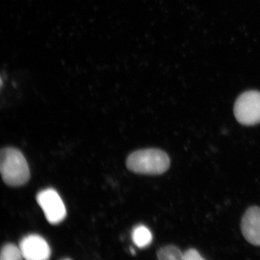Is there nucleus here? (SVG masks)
Segmentation results:
<instances>
[{
    "mask_svg": "<svg viewBox=\"0 0 260 260\" xmlns=\"http://www.w3.org/2000/svg\"><path fill=\"white\" fill-rule=\"evenodd\" d=\"M126 165L130 171L136 174L157 175L169 170L170 159L167 152L160 149H142L130 154Z\"/></svg>",
    "mask_w": 260,
    "mask_h": 260,
    "instance_id": "1",
    "label": "nucleus"
},
{
    "mask_svg": "<svg viewBox=\"0 0 260 260\" xmlns=\"http://www.w3.org/2000/svg\"><path fill=\"white\" fill-rule=\"evenodd\" d=\"M0 171L3 180L11 186H20L27 183L30 170L23 154L14 148H5L0 153Z\"/></svg>",
    "mask_w": 260,
    "mask_h": 260,
    "instance_id": "2",
    "label": "nucleus"
},
{
    "mask_svg": "<svg viewBox=\"0 0 260 260\" xmlns=\"http://www.w3.org/2000/svg\"><path fill=\"white\" fill-rule=\"evenodd\" d=\"M234 113L237 121L244 125H253L260 122V92L249 90L237 99Z\"/></svg>",
    "mask_w": 260,
    "mask_h": 260,
    "instance_id": "3",
    "label": "nucleus"
},
{
    "mask_svg": "<svg viewBox=\"0 0 260 260\" xmlns=\"http://www.w3.org/2000/svg\"><path fill=\"white\" fill-rule=\"evenodd\" d=\"M38 203L49 222L57 224L67 216V210L60 195L53 188L40 191L37 197Z\"/></svg>",
    "mask_w": 260,
    "mask_h": 260,
    "instance_id": "4",
    "label": "nucleus"
},
{
    "mask_svg": "<svg viewBox=\"0 0 260 260\" xmlns=\"http://www.w3.org/2000/svg\"><path fill=\"white\" fill-rule=\"evenodd\" d=\"M23 258L27 260H46L50 257V246L43 237L30 235L24 237L19 243Z\"/></svg>",
    "mask_w": 260,
    "mask_h": 260,
    "instance_id": "5",
    "label": "nucleus"
},
{
    "mask_svg": "<svg viewBox=\"0 0 260 260\" xmlns=\"http://www.w3.org/2000/svg\"><path fill=\"white\" fill-rule=\"evenodd\" d=\"M241 230L247 241L260 246V207H252L246 210L242 219Z\"/></svg>",
    "mask_w": 260,
    "mask_h": 260,
    "instance_id": "6",
    "label": "nucleus"
},
{
    "mask_svg": "<svg viewBox=\"0 0 260 260\" xmlns=\"http://www.w3.org/2000/svg\"><path fill=\"white\" fill-rule=\"evenodd\" d=\"M133 242L140 248H144L150 245L152 235L147 227L139 225L135 228L132 233Z\"/></svg>",
    "mask_w": 260,
    "mask_h": 260,
    "instance_id": "7",
    "label": "nucleus"
},
{
    "mask_svg": "<svg viewBox=\"0 0 260 260\" xmlns=\"http://www.w3.org/2000/svg\"><path fill=\"white\" fill-rule=\"evenodd\" d=\"M183 253L178 247L174 245H168L162 247L160 249H159L157 256L158 259L182 260Z\"/></svg>",
    "mask_w": 260,
    "mask_h": 260,
    "instance_id": "8",
    "label": "nucleus"
},
{
    "mask_svg": "<svg viewBox=\"0 0 260 260\" xmlns=\"http://www.w3.org/2000/svg\"><path fill=\"white\" fill-rule=\"evenodd\" d=\"M0 255L2 260H19L24 258L19 246L12 243L6 244L3 246Z\"/></svg>",
    "mask_w": 260,
    "mask_h": 260,
    "instance_id": "9",
    "label": "nucleus"
},
{
    "mask_svg": "<svg viewBox=\"0 0 260 260\" xmlns=\"http://www.w3.org/2000/svg\"><path fill=\"white\" fill-rule=\"evenodd\" d=\"M199 252L194 249H189L183 253L182 260H203Z\"/></svg>",
    "mask_w": 260,
    "mask_h": 260,
    "instance_id": "10",
    "label": "nucleus"
}]
</instances>
